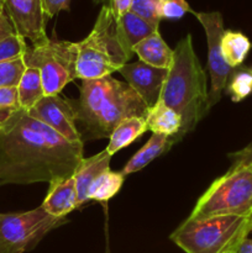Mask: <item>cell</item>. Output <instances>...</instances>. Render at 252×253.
I'll use <instances>...</instances> for the list:
<instances>
[{
    "label": "cell",
    "instance_id": "obj_6",
    "mask_svg": "<svg viewBox=\"0 0 252 253\" xmlns=\"http://www.w3.org/2000/svg\"><path fill=\"white\" fill-rule=\"evenodd\" d=\"M252 216V168L231 167L215 179L198 199L190 220L208 217Z\"/></svg>",
    "mask_w": 252,
    "mask_h": 253
},
{
    "label": "cell",
    "instance_id": "obj_7",
    "mask_svg": "<svg viewBox=\"0 0 252 253\" xmlns=\"http://www.w3.org/2000/svg\"><path fill=\"white\" fill-rule=\"evenodd\" d=\"M22 58L26 67L40 71L44 95H58L77 78V42L48 39L43 43L27 46Z\"/></svg>",
    "mask_w": 252,
    "mask_h": 253
},
{
    "label": "cell",
    "instance_id": "obj_21",
    "mask_svg": "<svg viewBox=\"0 0 252 253\" xmlns=\"http://www.w3.org/2000/svg\"><path fill=\"white\" fill-rule=\"evenodd\" d=\"M20 106L22 110L29 111L44 96L41 73L37 68L26 67L19 84H17Z\"/></svg>",
    "mask_w": 252,
    "mask_h": 253
},
{
    "label": "cell",
    "instance_id": "obj_18",
    "mask_svg": "<svg viewBox=\"0 0 252 253\" xmlns=\"http://www.w3.org/2000/svg\"><path fill=\"white\" fill-rule=\"evenodd\" d=\"M116 22H118L119 32H120L124 42L131 51L142 40L147 39L148 36L158 31L157 25L133 14L132 11L126 12L120 19L116 20Z\"/></svg>",
    "mask_w": 252,
    "mask_h": 253
},
{
    "label": "cell",
    "instance_id": "obj_33",
    "mask_svg": "<svg viewBox=\"0 0 252 253\" xmlns=\"http://www.w3.org/2000/svg\"><path fill=\"white\" fill-rule=\"evenodd\" d=\"M236 253H252V239H246L239 245L236 249Z\"/></svg>",
    "mask_w": 252,
    "mask_h": 253
},
{
    "label": "cell",
    "instance_id": "obj_20",
    "mask_svg": "<svg viewBox=\"0 0 252 253\" xmlns=\"http://www.w3.org/2000/svg\"><path fill=\"white\" fill-rule=\"evenodd\" d=\"M147 130L146 118H130L123 121L111 132L106 151L109 152V155L113 156L114 153L132 143L136 138L140 137Z\"/></svg>",
    "mask_w": 252,
    "mask_h": 253
},
{
    "label": "cell",
    "instance_id": "obj_2",
    "mask_svg": "<svg viewBox=\"0 0 252 253\" xmlns=\"http://www.w3.org/2000/svg\"><path fill=\"white\" fill-rule=\"evenodd\" d=\"M77 121L88 138L110 137L116 126L130 118H147L150 109L126 82L111 76L83 81L81 96L73 100Z\"/></svg>",
    "mask_w": 252,
    "mask_h": 253
},
{
    "label": "cell",
    "instance_id": "obj_32",
    "mask_svg": "<svg viewBox=\"0 0 252 253\" xmlns=\"http://www.w3.org/2000/svg\"><path fill=\"white\" fill-rule=\"evenodd\" d=\"M15 34V30L6 15H0V36H9Z\"/></svg>",
    "mask_w": 252,
    "mask_h": 253
},
{
    "label": "cell",
    "instance_id": "obj_24",
    "mask_svg": "<svg viewBox=\"0 0 252 253\" xmlns=\"http://www.w3.org/2000/svg\"><path fill=\"white\" fill-rule=\"evenodd\" d=\"M27 49L25 40L17 34H11L0 40V63L22 58Z\"/></svg>",
    "mask_w": 252,
    "mask_h": 253
},
{
    "label": "cell",
    "instance_id": "obj_38",
    "mask_svg": "<svg viewBox=\"0 0 252 253\" xmlns=\"http://www.w3.org/2000/svg\"><path fill=\"white\" fill-rule=\"evenodd\" d=\"M251 232H252V224H251Z\"/></svg>",
    "mask_w": 252,
    "mask_h": 253
},
{
    "label": "cell",
    "instance_id": "obj_10",
    "mask_svg": "<svg viewBox=\"0 0 252 253\" xmlns=\"http://www.w3.org/2000/svg\"><path fill=\"white\" fill-rule=\"evenodd\" d=\"M30 116L51 127L71 142H83V136L77 127V113L73 100L59 95H44L31 110Z\"/></svg>",
    "mask_w": 252,
    "mask_h": 253
},
{
    "label": "cell",
    "instance_id": "obj_19",
    "mask_svg": "<svg viewBox=\"0 0 252 253\" xmlns=\"http://www.w3.org/2000/svg\"><path fill=\"white\" fill-rule=\"evenodd\" d=\"M251 47L252 43L246 35L234 30H225L221 39V52L226 64L232 69L242 66Z\"/></svg>",
    "mask_w": 252,
    "mask_h": 253
},
{
    "label": "cell",
    "instance_id": "obj_28",
    "mask_svg": "<svg viewBox=\"0 0 252 253\" xmlns=\"http://www.w3.org/2000/svg\"><path fill=\"white\" fill-rule=\"evenodd\" d=\"M187 12H192L187 0H162V5H161L162 19H182Z\"/></svg>",
    "mask_w": 252,
    "mask_h": 253
},
{
    "label": "cell",
    "instance_id": "obj_12",
    "mask_svg": "<svg viewBox=\"0 0 252 253\" xmlns=\"http://www.w3.org/2000/svg\"><path fill=\"white\" fill-rule=\"evenodd\" d=\"M119 73L142 99L147 108L152 109L160 100L168 69L157 68L138 61L135 63H126L120 68Z\"/></svg>",
    "mask_w": 252,
    "mask_h": 253
},
{
    "label": "cell",
    "instance_id": "obj_30",
    "mask_svg": "<svg viewBox=\"0 0 252 253\" xmlns=\"http://www.w3.org/2000/svg\"><path fill=\"white\" fill-rule=\"evenodd\" d=\"M42 4H43V10L47 19H51L62 10L68 11L71 0H42Z\"/></svg>",
    "mask_w": 252,
    "mask_h": 253
},
{
    "label": "cell",
    "instance_id": "obj_16",
    "mask_svg": "<svg viewBox=\"0 0 252 253\" xmlns=\"http://www.w3.org/2000/svg\"><path fill=\"white\" fill-rule=\"evenodd\" d=\"M132 52L137 54L141 62L157 68L169 69L173 61V49L169 48L158 31L136 44Z\"/></svg>",
    "mask_w": 252,
    "mask_h": 253
},
{
    "label": "cell",
    "instance_id": "obj_26",
    "mask_svg": "<svg viewBox=\"0 0 252 253\" xmlns=\"http://www.w3.org/2000/svg\"><path fill=\"white\" fill-rule=\"evenodd\" d=\"M26 69L24 58L0 63V88L17 86L22 74Z\"/></svg>",
    "mask_w": 252,
    "mask_h": 253
},
{
    "label": "cell",
    "instance_id": "obj_31",
    "mask_svg": "<svg viewBox=\"0 0 252 253\" xmlns=\"http://www.w3.org/2000/svg\"><path fill=\"white\" fill-rule=\"evenodd\" d=\"M131 5H132V0H110V2H109V7H110L111 12L116 20H119L123 15L130 11Z\"/></svg>",
    "mask_w": 252,
    "mask_h": 253
},
{
    "label": "cell",
    "instance_id": "obj_29",
    "mask_svg": "<svg viewBox=\"0 0 252 253\" xmlns=\"http://www.w3.org/2000/svg\"><path fill=\"white\" fill-rule=\"evenodd\" d=\"M229 158L231 160V167H246L252 168V142L247 145L242 150L236 151L234 153H229Z\"/></svg>",
    "mask_w": 252,
    "mask_h": 253
},
{
    "label": "cell",
    "instance_id": "obj_23",
    "mask_svg": "<svg viewBox=\"0 0 252 253\" xmlns=\"http://www.w3.org/2000/svg\"><path fill=\"white\" fill-rule=\"evenodd\" d=\"M226 93L234 103L245 100L252 94V67H237L232 69L226 84Z\"/></svg>",
    "mask_w": 252,
    "mask_h": 253
},
{
    "label": "cell",
    "instance_id": "obj_11",
    "mask_svg": "<svg viewBox=\"0 0 252 253\" xmlns=\"http://www.w3.org/2000/svg\"><path fill=\"white\" fill-rule=\"evenodd\" d=\"M5 15L9 17L15 34L32 44L43 43L46 35V20L42 0H4Z\"/></svg>",
    "mask_w": 252,
    "mask_h": 253
},
{
    "label": "cell",
    "instance_id": "obj_27",
    "mask_svg": "<svg viewBox=\"0 0 252 253\" xmlns=\"http://www.w3.org/2000/svg\"><path fill=\"white\" fill-rule=\"evenodd\" d=\"M161 5H162V0H132L130 11L160 26V22L162 20Z\"/></svg>",
    "mask_w": 252,
    "mask_h": 253
},
{
    "label": "cell",
    "instance_id": "obj_15",
    "mask_svg": "<svg viewBox=\"0 0 252 253\" xmlns=\"http://www.w3.org/2000/svg\"><path fill=\"white\" fill-rule=\"evenodd\" d=\"M175 142L177 140L174 137H169V136L162 135V133H152L150 140L143 145V147H141L124 166L121 173L126 177L131 173L138 172L146 166L150 165L153 160L163 155L166 151L169 150Z\"/></svg>",
    "mask_w": 252,
    "mask_h": 253
},
{
    "label": "cell",
    "instance_id": "obj_3",
    "mask_svg": "<svg viewBox=\"0 0 252 253\" xmlns=\"http://www.w3.org/2000/svg\"><path fill=\"white\" fill-rule=\"evenodd\" d=\"M158 101L172 108L182 118L180 138L194 130L209 110L207 76L190 35L180 40L173 49V61Z\"/></svg>",
    "mask_w": 252,
    "mask_h": 253
},
{
    "label": "cell",
    "instance_id": "obj_17",
    "mask_svg": "<svg viewBox=\"0 0 252 253\" xmlns=\"http://www.w3.org/2000/svg\"><path fill=\"white\" fill-rule=\"evenodd\" d=\"M147 128L153 133H162L169 137H174L179 141L180 128H182V118L172 108L158 101L152 109H150L146 118Z\"/></svg>",
    "mask_w": 252,
    "mask_h": 253
},
{
    "label": "cell",
    "instance_id": "obj_13",
    "mask_svg": "<svg viewBox=\"0 0 252 253\" xmlns=\"http://www.w3.org/2000/svg\"><path fill=\"white\" fill-rule=\"evenodd\" d=\"M48 184V192L41 207L51 216L66 219L69 212L79 208L76 179L72 175L68 178H59Z\"/></svg>",
    "mask_w": 252,
    "mask_h": 253
},
{
    "label": "cell",
    "instance_id": "obj_4",
    "mask_svg": "<svg viewBox=\"0 0 252 253\" xmlns=\"http://www.w3.org/2000/svg\"><path fill=\"white\" fill-rule=\"evenodd\" d=\"M77 78L100 79L123 68L133 52L126 46L118 22L108 5H103L90 34L77 42Z\"/></svg>",
    "mask_w": 252,
    "mask_h": 253
},
{
    "label": "cell",
    "instance_id": "obj_14",
    "mask_svg": "<svg viewBox=\"0 0 252 253\" xmlns=\"http://www.w3.org/2000/svg\"><path fill=\"white\" fill-rule=\"evenodd\" d=\"M111 155L106 151V148L91 157H83L81 163L77 167L73 177L76 179L77 193H78V207L81 208L85 203H88V190L94 180L104 173L110 169Z\"/></svg>",
    "mask_w": 252,
    "mask_h": 253
},
{
    "label": "cell",
    "instance_id": "obj_8",
    "mask_svg": "<svg viewBox=\"0 0 252 253\" xmlns=\"http://www.w3.org/2000/svg\"><path fill=\"white\" fill-rule=\"evenodd\" d=\"M43 208L24 212L0 214V253H24L34 249L49 231L66 224Z\"/></svg>",
    "mask_w": 252,
    "mask_h": 253
},
{
    "label": "cell",
    "instance_id": "obj_22",
    "mask_svg": "<svg viewBox=\"0 0 252 253\" xmlns=\"http://www.w3.org/2000/svg\"><path fill=\"white\" fill-rule=\"evenodd\" d=\"M125 180V175L121 172L108 169L101 173L93 182L88 190V202L96 200L100 203H108L113 197H115L121 189Z\"/></svg>",
    "mask_w": 252,
    "mask_h": 253
},
{
    "label": "cell",
    "instance_id": "obj_25",
    "mask_svg": "<svg viewBox=\"0 0 252 253\" xmlns=\"http://www.w3.org/2000/svg\"><path fill=\"white\" fill-rule=\"evenodd\" d=\"M21 110L17 94V86L0 88V126Z\"/></svg>",
    "mask_w": 252,
    "mask_h": 253
},
{
    "label": "cell",
    "instance_id": "obj_5",
    "mask_svg": "<svg viewBox=\"0 0 252 253\" xmlns=\"http://www.w3.org/2000/svg\"><path fill=\"white\" fill-rule=\"evenodd\" d=\"M252 216L187 219L170 240L185 253H226L236 251L239 245L251 234Z\"/></svg>",
    "mask_w": 252,
    "mask_h": 253
},
{
    "label": "cell",
    "instance_id": "obj_35",
    "mask_svg": "<svg viewBox=\"0 0 252 253\" xmlns=\"http://www.w3.org/2000/svg\"><path fill=\"white\" fill-rule=\"evenodd\" d=\"M4 0H0V15H4Z\"/></svg>",
    "mask_w": 252,
    "mask_h": 253
},
{
    "label": "cell",
    "instance_id": "obj_9",
    "mask_svg": "<svg viewBox=\"0 0 252 253\" xmlns=\"http://www.w3.org/2000/svg\"><path fill=\"white\" fill-rule=\"evenodd\" d=\"M192 14L199 20L207 35L208 41V68H209L211 86L208 93V109L212 108L221 99L222 91L226 89L227 81L232 68L229 67L222 57L221 39L224 35V20L219 11L197 12Z\"/></svg>",
    "mask_w": 252,
    "mask_h": 253
},
{
    "label": "cell",
    "instance_id": "obj_37",
    "mask_svg": "<svg viewBox=\"0 0 252 253\" xmlns=\"http://www.w3.org/2000/svg\"><path fill=\"white\" fill-rule=\"evenodd\" d=\"M4 37H5V36H0V40H1V39H4Z\"/></svg>",
    "mask_w": 252,
    "mask_h": 253
},
{
    "label": "cell",
    "instance_id": "obj_39",
    "mask_svg": "<svg viewBox=\"0 0 252 253\" xmlns=\"http://www.w3.org/2000/svg\"><path fill=\"white\" fill-rule=\"evenodd\" d=\"M106 253H110V252H109V251H106Z\"/></svg>",
    "mask_w": 252,
    "mask_h": 253
},
{
    "label": "cell",
    "instance_id": "obj_34",
    "mask_svg": "<svg viewBox=\"0 0 252 253\" xmlns=\"http://www.w3.org/2000/svg\"><path fill=\"white\" fill-rule=\"evenodd\" d=\"M95 4H101V5H108L109 6V2H110V0H93Z\"/></svg>",
    "mask_w": 252,
    "mask_h": 253
},
{
    "label": "cell",
    "instance_id": "obj_1",
    "mask_svg": "<svg viewBox=\"0 0 252 253\" xmlns=\"http://www.w3.org/2000/svg\"><path fill=\"white\" fill-rule=\"evenodd\" d=\"M83 142H71L25 110L0 126V187L72 177Z\"/></svg>",
    "mask_w": 252,
    "mask_h": 253
},
{
    "label": "cell",
    "instance_id": "obj_36",
    "mask_svg": "<svg viewBox=\"0 0 252 253\" xmlns=\"http://www.w3.org/2000/svg\"><path fill=\"white\" fill-rule=\"evenodd\" d=\"M226 253H236V251H230V252H226Z\"/></svg>",
    "mask_w": 252,
    "mask_h": 253
}]
</instances>
